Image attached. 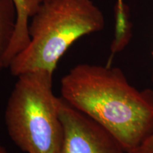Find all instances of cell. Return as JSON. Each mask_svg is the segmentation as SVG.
Here are the masks:
<instances>
[{
    "instance_id": "6da1fadb",
    "label": "cell",
    "mask_w": 153,
    "mask_h": 153,
    "mask_svg": "<svg viewBox=\"0 0 153 153\" xmlns=\"http://www.w3.org/2000/svg\"><path fill=\"white\" fill-rule=\"evenodd\" d=\"M61 98L106 128L126 153L153 132V90L132 86L119 68L79 64L62 77Z\"/></svg>"
},
{
    "instance_id": "7a4b0ae2",
    "label": "cell",
    "mask_w": 153,
    "mask_h": 153,
    "mask_svg": "<svg viewBox=\"0 0 153 153\" xmlns=\"http://www.w3.org/2000/svg\"><path fill=\"white\" fill-rule=\"evenodd\" d=\"M104 24V15L91 0H44L29 24V43L8 68L16 77L38 70L53 74L74 42L100 31Z\"/></svg>"
},
{
    "instance_id": "3957f363",
    "label": "cell",
    "mask_w": 153,
    "mask_h": 153,
    "mask_svg": "<svg viewBox=\"0 0 153 153\" xmlns=\"http://www.w3.org/2000/svg\"><path fill=\"white\" fill-rule=\"evenodd\" d=\"M53 75L44 70L20 74L9 97L4 113L7 133L25 152H60V98L53 94Z\"/></svg>"
},
{
    "instance_id": "277c9868",
    "label": "cell",
    "mask_w": 153,
    "mask_h": 153,
    "mask_svg": "<svg viewBox=\"0 0 153 153\" xmlns=\"http://www.w3.org/2000/svg\"><path fill=\"white\" fill-rule=\"evenodd\" d=\"M62 140L59 153H126L100 123L60 98Z\"/></svg>"
},
{
    "instance_id": "5b68a950",
    "label": "cell",
    "mask_w": 153,
    "mask_h": 153,
    "mask_svg": "<svg viewBox=\"0 0 153 153\" xmlns=\"http://www.w3.org/2000/svg\"><path fill=\"white\" fill-rule=\"evenodd\" d=\"M44 0H12L16 11L14 33L5 57V66L8 68L11 60L27 47L30 42L29 21Z\"/></svg>"
},
{
    "instance_id": "8992f818",
    "label": "cell",
    "mask_w": 153,
    "mask_h": 153,
    "mask_svg": "<svg viewBox=\"0 0 153 153\" xmlns=\"http://www.w3.org/2000/svg\"><path fill=\"white\" fill-rule=\"evenodd\" d=\"M16 11L12 0H0V72L6 69L5 57L14 35Z\"/></svg>"
},
{
    "instance_id": "52a82bcc",
    "label": "cell",
    "mask_w": 153,
    "mask_h": 153,
    "mask_svg": "<svg viewBox=\"0 0 153 153\" xmlns=\"http://www.w3.org/2000/svg\"><path fill=\"white\" fill-rule=\"evenodd\" d=\"M131 153H153V132Z\"/></svg>"
},
{
    "instance_id": "ba28073f",
    "label": "cell",
    "mask_w": 153,
    "mask_h": 153,
    "mask_svg": "<svg viewBox=\"0 0 153 153\" xmlns=\"http://www.w3.org/2000/svg\"><path fill=\"white\" fill-rule=\"evenodd\" d=\"M0 153H8L7 150H6V148L1 144V143H0Z\"/></svg>"
},
{
    "instance_id": "9c48e42d",
    "label": "cell",
    "mask_w": 153,
    "mask_h": 153,
    "mask_svg": "<svg viewBox=\"0 0 153 153\" xmlns=\"http://www.w3.org/2000/svg\"><path fill=\"white\" fill-rule=\"evenodd\" d=\"M152 55H153V52H152ZM152 79H153V71H152Z\"/></svg>"
}]
</instances>
